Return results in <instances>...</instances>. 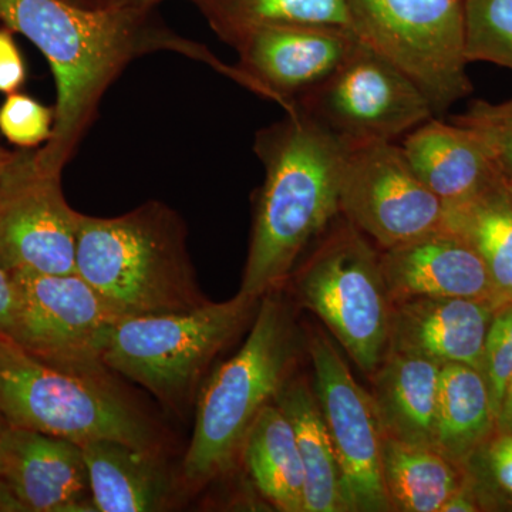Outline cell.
<instances>
[{"label":"cell","mask_w":512,"mask_h":512,"mask_svg":"<svg viewBox=\"0 0 512 512\" xmlns=\"http://www.w3.org/2000/svg\"><path fill=\"white\" fill-rule=\"evenodd\" d=\"M241 458L252 483L276 510L305 512V471L295 431L275 402L248 431Z\"/></svg>","instance_id":"obj_22"},{"label":"cell","mask_w":512,"mask_h":512,"mask_svg":"<svg viewBox=\"0 0 512 512\" xmlns=\"http://www.w3.org/2000/svg\"><path fill=\"white\" fill-rule=\"evenodd\" d=\"M222 42L251 30L278 26L350 29L346 0H188Z\"/></svg>","instance_id":"obj_26"},{"label":"cell","mask_w":512,"mask_h":512,"mask_svg":"<svg viewBox=\"0 0 512 512\" xmlns=\"http://www.w3.org/2000/svg\"><path fill=\"white\" fill-rule=\"evenodd\" d=\"M497 309L491 303L466 298H417L394 303L389 353L481 370L485 339Z\"/></svg>","instance_id":"obj_17"},{"label":"cell","mask_w":512,"mask_h":512,"mask_svg":"<svg viewBox=\"0 0 512 512\" xmlns=\"http://www.w3.org/2000/svg\"><path fill=\"white\" fill-rule=\"evenodd\" d=\"M382 477L392 511L441 512L467 473L433 447L383 436Z\"/></svg>","instance_id":"obj_25"},{"label":"cell","mask_w":512,"mask_h":512,"mask_svg":"<svg viewBox=\"0 0 512 512\" xmlns=\"http://www.w3.org/2000/svg\"><path fill=\"white\" fill-rule=\"evenodd\" d=\"M302 342L279 291L262 296L244 345L204 380L195 400L194 433L183 463L191 488L234 468L256 417L291 379Z\"/></svg>","instance_id":"obj_4"},{"label":"cell","mask_w":512,"mask_h":512,"mask_svg":"<svg viewBox=\"0 0 512 512\" xmlns=\"http://www.w3.org/2000/svg\"><path fill=\"white\" fill-rule=\"evenodd\" d=\"M28 70L25 59L15 40V32L0 26V93H18L26 83Z\"/></svg>","instance_id":"obj_32"},{"label":"cell","mask_w":512,"mask_h":512,"mask_svg":"<svg viewBox=\"0 0 512 512\" xmlns=\"http://www.w3.org/2000/svg\"><path fill=\"white\" fill-rule=\"evenodd\" d=\"M339 210L340 217L386 251L443 228L446 205L421 183L402 147L376 141L348 148Z\"/></svg>","instance_id":"obj_11"},{"label":"cell","mask_w":512,"mask_h":512,"mask_svg":"<svg viewBox=\"0 0 512 512\" xmlns=\"http://www.w3.org/2000/svg\"><path fill=\"white\" fill-rule=\"evenodd\" d=\"M0 512H28L2 477H0Z\"/></svg>","instance_id":"obj_37"},{"label":"cell","mask_w":512,"mask_h":512,"mask_svg":"<svg viewBox=\"0 0 512 512\" xmlns=\"http://www.w3.org/2000/svg\"><path fill=\"white\" fill-rule=\"evenodd\" d=\"M79 218L62 175L43 170L33 148H20L0 181V266L10 274H76Z\"/></svg>","instance_id":"obj_12"},{"label":"cell","mask_w":512,"mask_h":512,"mask_svg":"<svg viewBox=\"0 0 512 512\" xmlns=\"http://www.w3.org/2000/svg\"><path fill=\"white\" fill-rule=\"evenodd\" d=\"M481 373L497 414L505 386L512 375V303L495 311L485 339Z\"/></svg>","instance_id":"obj_31"},{"label":"cell","mask_w":512,"mask_h":512,"mask_svg":"<svg viewBox=\"0 0 512 512\" xmlns=\"http://www.w3.org/2000/svg\"><path fill=\"white\" fill-rule=\"evenodd\" d=\"M359 39L335 26H278L251 30L232 40L241 86L274 101L285 113L342 66Z\"/></svg>","instance_id":"obj_14"},{"label":"cell","mask_w":512,"mask_h":512,"mask_svg":"<svg viewBox=\"0 0 512 512\" xmlns=\"http://www.w3.org/2000/svg\"><path fill=\"white\" fill-rule=\"evenodd\" d=\"M495 433V413L481 370L461 363L441 367L434 450L464 467Z\"/></svg>","instance_id":"obj_23"},{"label":"cell","mask_w":512,"mask_h":512,"mask_svg":"<svg viewBox=\"0 0 512 512\" xmlns=\"http://www.w3.org/2000/svg\"><path fill=\"white\" fill-rule=\"evenodd\" d=\"M97 512H153L170 505L174 483L158 451L116 440L80 444Z\"/></svg>","instance_id":"obj_19"},{"label":"cell","mask_w":512,"mask_h":512,"mask_svg":"<svg viewBox=\"0 0 512 512\" xmlns=\"http://www.w3.org/2000/svg\"><path fill=\"white\" fill-rule=\"evenodd\" d=\"M495 430L512 434V375L505 386L500 406L495 414Z\"/></svg>","instance_id":"obj_35"},{"label":"cell","mask_w":512,"mask_h":512,"mask_svg":"<svg viewBox=\"0 0 512 512\" xmlns=\"http://www.w3.org/2000/svg\"><path fill=\"white\" fill-rule=\"evenodd\" d=\"M16 291L12 275L0 266V333L8 336L15 322Z\"/></svg>","instance_id":"obj_33"},{"label":"cell","mask_w":512,"mask_h":512,"mask_svg":"<svg viewBox=\"0 0 512 512\" xmlns=\"http://www.w3.org/2000/svg\"><path fill=\"white\" fill-rule=\"evenodd\" d=\"M259 301L238 292L192 311L121 316L107 332L101 363L183 416L214 360L251 325Z\"/></svg>","instance_id":"obj_5"},{"label":"cell","mask_w":512,"mask_h":512,"mask_svg":"<svg viewBox=\"0 0 512 512\" xmlns=\"http://www.w3.org/2000/svg\"><path fill=\"white\" fill-rule=\"evenodd\" d=\"M2 335H3V333H0V336H2Z\"/></svg>","instance_id":"obj_42"},{"label":"cell","mask_w":512,"mask_h":512,"mask_svg":"<svg viewBox=\"0 0 512 512\" xmlns=\"http://www.w3.org/2000/svg\"><path fill=\"white\" fill-rule=\"evenodd\" d=\"M298 441L305 471V512H349L335 447L315 390L305 379H291L276 396Z\"/></svg>","instance_id":"obj_21"},{"label":"cell","mask_w":512,"mask_h":512,"mask_svg":"<svg viewBox=\"0 0 512 512\" xmlns=\"http://www.w3.org/2000/svg\"><path fill=\"white\" fill-rule=\"evenodd\" d=\"M313 390L335 447L349 512H390L382 477L383 431L372 394L356 382L348 362L323 330L306 340Z\"/></svg>","instance_id":"obj_13"},{"label":"cell","mask_w":512,"mask_h":512,"mask_svg":"<svg viewBox=\"0 0 512 512\" xmlns=\"http://www.w3.org/2000/svg\"><path fill=\"white\" fill-rule=\"evenodd\" d=\"M480 510V505L476 498V494L471 490L468 480L461 485L460 488L451 495L446 501V504L441 508V512H477Z\"/></svg>","instance_id":"obj_34"},{"label":"cell","mask_w":512,"mask_h":512,"mask_svg":"<svg viewBox=\"0 0 512 512\" xmlns=\"http://www.w3.org/2000/svg\"><path fill=\"white\" fill-rule=\"evenodd\" d=\"M0 416L6 424L83 444L116 440L160 451L153 421L111 383L109 372L59 369L0 336Z\"/></svg>","instance_id":"obj_6"},{"label":"cell","mask_w":512,"mask_h":512,"mask_svg":"<svg viewBox=\"0 0 512 512\" xmlns=\"http://www.w3.org/2000/svg\"><path fill=\"white\" fill-rule=\"evenodd\" d=\"M69 2L76 3V5L83 6V8H101L100 0H69Z\"/></svg>","instance_id":"obj_39"},{"label":"cell","mask_w":512,"mask_h":512,"mask_svg":"<svg viewBox=\"0 0 512 512\" xmlns=\"http://www.w3.org/2000/svg\"><path fill=\"white\" fill-rule=\"evenodd\" d=\"M181 215L151 200L117 217L80 212L76 274L120 316L187 312L202 295Z\"/></svg>","instance_id":"obj_3"},{"label":"cell","mask_w":512,"mask_h":512,"mask_svg":"<svg viewBox=\"0 0 512 512\" xmlns=\"http://www.w3.org/2000/svg\"><path fill=\"white\" fill-rule=\"evenodd\" d=\"M400 147L444 205L467 200L501 178L476 134L453 121L431 117L407 133Z\"/></svg>","instance_id":"obj_18"},{"label":"cell","mask_w":512,"mask_h":512,"mask_svg":"<svg viewBox=\"0 0 512 512\" xmlns=\"http://www.w3.org/2000/svg\"><path fill=\"white\" fill-rule=\"evenodd\" d=\"M507 187H508V185H507ZM508 188H510V191L512 192V188L511 187H508Z\"/></svg>","instance_id":"obj_41"},{"label":"cell","mask_w":512,"mask_h":512,"mask_svg":"<svg viewBox=\"0 0 512 512\" xmlns=\"http://www.w3.org/2000/svg\"><path fill=\"white\" fill-rule=\"evenodd\" d=\"M466 56L512 70V0H466Z\"/></svg>","instance_id":"obj_27"},{"label":"cell","mask_w":512,"mask_h":512,"mask_svg":"<svg viewBox=\"0 0 512 512\" xmlns=\"http://www.w3.org/2000/svg\"><path fill=\"white\" fill-rule=\"evenodd\" d=\"M0 23L46 57L56 84L55 126L35 150L37 164L62 175L124 70L141 57L171 52L239 82L237 67L178 35L156 10L83 8L69 0H0Z\"/></svg>","instance_id":"obj_1"},{"label":"cell","mask_w":512,"mask_h":512,"mask_svg":"<svg viewBox=\"0 0 512 512\" xmlns=\"http://www.w3.org/2000/svg\"><path fill=\"white\" fill-rule=\"evenodd\" d=\"M291 278L298 302L372 376L389 353L394 308L382 251L339 215Z\"/></svg>","instance_id":"obj_7"},{"label":"cell","mask_w":512,"mask_h":512,"mask_svg":"<svg viewBox=\"0 0 512 512\" xmlns=\"http://www.w3.org/2000/svg\"><path fill=\"white\" fill-rule=\"evenodd\" d=\"M450 121L476 134L495 170L512 188V99L501 103L471 101L464 113L457 114Z\"/></svg>","instance_id":"obj_29"},{"label":"cell","mask_w":512,"mask_h":512,"mask_svg":"<svg viewBox=\"0 0 512 512\" xmlns=\"http://www.w3.org/2000/svg\"><path fill=\"white\" fill-rule=\"evenodd\" d=\"M443 228L480 256L500 306L512 303V192L503 178L467 200L446 205Z\"/></svg>","instance_id":"obj_24"},{"label":"cell","mask_w":512,"mask_h":512,"mask_svg":"<svg viewBox=\"0 0 512 512\" xmlns=\"http://www.w3.org/2000/svg\"><path fill=\"white\" fill-rule=\"evenodd\" d=\"M164 0H100L101 8L156 10Z\"/></svg>","instance_id":"obj_36"},{"label":"cell","mask_w":512,"mask_h":512,"mask_svg":"<svg viewBox=\"0 0 512 512\" xmlns=\"http://www.w3.org/2000/svg\"><path fill=\"white\" fill-rule=\"evenodd\" d=\"M55 126V107L28 94L6 96L0 106V134L19 148H36L50 140Z\"/></svg>","instance_id":"obj_30"},{"label":"cell","mask_w":512,"mask_h":512,"mask_svg":"<svg viewBox=\"0 0 512 512\" xmlns=\"http://www.w3.org/2000/svg\"><path fill=\"white\" fill-rule=\"evenodd\" d=\"M6 426H8V424H6V421L2 419V416H0V437H2L3 431H5Z\"/></svg>","instance_id":"obj_40"},{"label":"cell","mask_w":512,"mask_h":512,"mask_svg":"<svg viewBox=\"0 0 512 512\" xmlns=\"http://www.w3.org/2000/svg\"><path fill=\"white\" fill-rule=\"evenodd\" d=\"M441 367L426 357L387 353L370 376L383 436L433 447Z\"/></svg>","instance_id":"obj_20"},{"label":"cell","mask_w":512,"mask_h":512,"mask_svg":"<svg viewBox=\"0 0 512 512\" xmlns=\"http://www.w3.org/2000/svg\"><path fill=\"white\" fill-rule=\"evenodd\" d=\"M350 30L426 94L440 114L473 92L466 0H346Z\"/></svg>","instance_id":"obj_8"},{"label":"cell","mask_w":512,"mask_h":512,"mask_svg":"<svg viewBox=\"0 0 512 512\" xmlns=\"http://www.w3.org/2000/svg\"><path fill=\"white\" fill-rule=\"evenodd\" d=\"M15 156L16 151H9L6 148L0 147V181H2L3 175L8 171L9 165L12 164Z\"/></svg>","instance_id":"obj_38"},{"label":"cell","mask_w":512,"mask_h":512,"mask_svg":"<svg viewBox=\"0 0 512 512\" xmlns=\"http://www.w3.org/2000/svg\"><path fill=\"white\" fill-rule=\"evenodd\" d=\"M254 151L265 177L239 292L261 299L284 286L302 255L339 217L348 147L296 110L259 130Z\"/></svg>","instance_id":"obj_2"},{"label":"cell","mask_w":512,"mask_h":512,"mask_svg":"<svg viewBox=\"0 0 512 512\" xmlns=\"http://www.w3.org/2000/svg\"><path fill=\"white\" fill-rule=\"evenodd\" d=\"M0 477L28 512H97L74 441L8 424L0 437Z\"/></svg>","instance_id":"obj_15"},{"label":"cell","mask_w":512,"mask_h":512,"mask_svg":"<svg viewBox=\"0 0 512 512\" xmlns=\"http://www.w3.org/2000/svg\"><path fill=\"white\" fill-rule=\"evenodd\" d=\"M346 147L394 141L436 116L426 94L362 42L318 89L296 103Z\"/></svg>","instance_id":"obj_9"},{"label":"cell","mask_w":512,"mask_h":512,"mask_svg":"<svg viewBox=\"0 0 512 512\" xmlns=\"http://www.w3.org/2000/svg\"><path fill=\"white\" fill-rule=\"evenodd\" d=\"M382 265L393 303L466 298L501 308L480 256L446 228L382 251Z\"/></svg>","instance_id":"obj_16"},{"label":"cell","mask_w":512,"mask_h":512,"mask_svg":"<svg viewBox=\"0 0 512 512\" xmlns=\"http://www.w3.org/2000/svg\"><path fill=\"white\" fill-rule=\"evenodd\" d=\"M464 468L481 511H512V434L495 430Z\"/></svg>","instance_id":"obj_28"},{"label":"cell","mask_w":512,"mask_h":512,"mask_svg":"<svg viewBox=\"0 0 512 512\" xmlns=\"http://www.w3.org/2000/svg\"><path fill=\"white\" fill-rule=\"evenodd\" d=\"M15 322L8 335L30 356L74 372L107 373L101 348L121 318L77 274L12 272Z\"/></svg>","instance_id":"obj_10"}]
</instances>
